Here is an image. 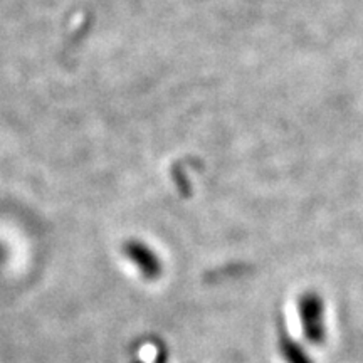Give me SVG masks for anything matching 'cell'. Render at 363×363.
<instances>
[{
  "mask_svg": "<svg viewBox=\"0 0 363 363\" xmlns=\"http://www.w3.org/2000/svg\"><path fill=\"white\" fill-rule=\"evenodd\" d=\"M298 313L301 320V330L306 342L311 345H323L326 342L325 301L316 291L303 293L298 299Z\"/></svg>",
  "mask_w": 363,
  "mask_h": 363,
  "instance_id": "obj_1",
  "label": "cell"
},
{
  "mask_svg": "<svg viewBox=\"0 0 363 363\" xmlns=\"http://www.w3.org/2000/svg\"><path fill=\"white\" fill-rule=\"evenodd\" d=\"M125 254L126 257L138 267V271L142 272L143 278L147 279H157L160 278L163 266L162 261L158 259L155 252L150 249L147 244L140 242V240H128L125 244Z\"/></svg>",
  "mask_w": 363,
  "mask_h": 363,
  "instance_id": "obj_2",
  "label": "cell"
},
{
  "mask_svg": "<svg viewBox=\"0 0 363 363\" xmlns=\"http://www.w3.org/2000/svg\"><path fill=\"white\" fill-rule=\"evenodd\" d=\"M278 348L286 363H315L313 357L305 350V347L296 342L291 335L286 333V331L279 333Z\"/></svg>",
  "mask_w": 363,
  "mask_h": 363,
  "instance_id": "obj_3",
  "label": "cell"
}]
</instances>
